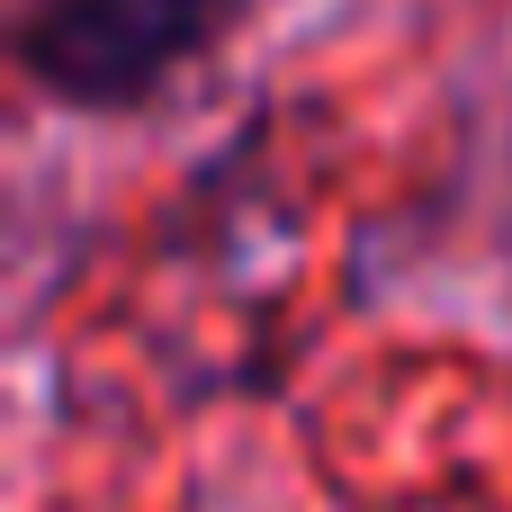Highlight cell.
<instances>
[{
  "label": "cell",
  "instance_id": "obj_1",
  "mask_svg": "<svg viewBox=\"0 0 512 512\" xmlns=\"http://www.w3.org/2000/svg\"><path fill=\"white\" fill-rule=\"evenodd\" d=\"M225 18L234 0H27L18 63L72 108H126L162 90Z\"/></svg>",
  "mask_w": 512,
  "mask_h": 512
}]
</instances>
